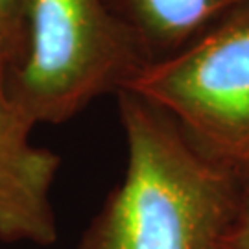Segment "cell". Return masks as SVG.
Masks as SVG:
<instances>
[{"label":"cell","instance_id":"obj_1","mask_svg":"<svg viewBox=\"0 0 249 249\" xmlns=\"http://www.w3.org/2000/svg\"><path fill=\"white\" fill-rule=\"evenodd\" d=\"M125 172L80 249H216L248 201L157 107L118 90Z\"/></svg>","mask_w":249,"mask_h":249},{"label":"cell","instance_id":"obj_2","mask_svg":"<svg viewBox=\"0 0 249 249\" xmlns=\"http://www.w3.org/2000/svg\"><path fill=\"white\" fill-rule=\"evenodd\" d=\"M120 90L157 107L249 199V2Z\"/></svg>","mask_w":249,"mask_h":249},{"label":"cell","instance_id":"obj_3","mask_svg":"<svg viewBox=\"0 0 249 249\" xmlns=\"http://www.w3.org/2000/svg\"><path fill=\"white\" fill-rule=\"evenodd\" d=\"M141 67L106 0H28L26 46L8 85L34 125L63 124Z\"/></svg>","mask_w":249,"mask_h":249},{"label":"cell","instance_id":"obj_4","mask_svg":"<svg viewBox=\"0 0 249 249\" xmlns=\"http://www.w3.org/2000/svg\"><path fill=\"white\" fill-rule=\"evenodd\" d=\"M8 76L0 53V240L52 246L57 225L50 192L59 157L32 144L36 125L11 96Z\"/></svg>","mask_w":249,"mask_h":249},{"label":"cell","instance_id":"obj_5","mask_svg":"<svg viewBox=\"0 0 249 249\" xmlns=\"http://www.w3.org/2000/svg\"><path fill=\"white\" fill-rule=\"evenodd\" d=\"M249 0H106L144 65L168 57Z\"/></svg>","mask_w":249,"mask_h":249},{"label":"cell","instance_id":"obj_6","mask_svg":"<svg viewBox=\"0 0 249 249\" xmlns=\"http://www.w3.org/2000/svg\"><path fill=\"white\" fill-rule=\"evenodd\" d=\"M28 0H0V53L9 71L20 61L26 46Z\"/></svg>","mask_w":249,"mask_h":249},{"label":"cell","instance_id":"obj_7","mask_svg":"<svg viewBox=\"0 0 249 249\" xmlns=\"http://www.w3.org/2000/svg\"><path fill=\"white\" fill-rule=\"evenodd\" d=\"M222 249H249V199L220 242Z\"/></svg>","mask_w":249,"mask_h":249},{"label":"cell","instance_id":"obj_8","mask_svg":"<svg viewBox=\"0 0 249 249\" xmlns=\"http://www.w3.org/2000/svg\"><path fill=\"white\" fill-rule=\"evenodd\" d=\"M216 249H222V248H220V246H218V248H216Z\"/></svg>","mask_w":249,"mask_h":249}]
</instances>
